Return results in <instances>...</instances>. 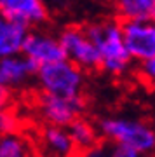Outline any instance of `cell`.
I'll use <instances>...</instances> for the list:
<instances>
[{"instance_id": "6da1fadb", "label": "cell", "mask_w": 155, "mask_h": 157, "mask_svg": "<svg viewBox=\"0 0 155 157\" xmlns=\"http://www.w3.org/2000/svg\"><path fill=\"white\" fill-rule=\"evenodd\" d=\"M85 33L98 49L100 54V70L113 77H122L131 70L133 58L129 56L124 45L120 30V19H103L84 26Z\"/></svg>"}, {"instance_id": "7a4b0ae2", "label": "cell", "mask_w": 155, "mask_h": 157, "mask_svg": "<svg viewBox=\"0 0 155 157\" xmlns=\"http://www.w3.org/2000/svg\"><path fill=\"white\" fill-rule=\"evenodd\" d=\"M98 133L106 141L127 147L145 155L155 148V131L146 121L134 117H103L98 122Z\"/></svg>"}, {"instance_id": "3957f363", "label": "cell", "mask_w": 155, "mask_h": 157, "mask_svg": "<svg viewBox=\"0 0 155 157\" xmlns=\"http://www.w3.org/2000/svg\"><path fill=\"white\" fill-rule=\"evenodd\" d=\"M35 78L42 93L59 96L82 94L85 86V72L72 61H68L66 58L39 67Z\"/></svg>"}, {"instance_id": "277c9868", "label": "cell", "mask_w": 155, "mask_h": 157, "mask_svg": "<svg viewBox=\"0 0 155 157\" xmlns=\"http://www.w3.org/2000/svg\"><path fill=\"white\" fill-rule=\"evenodd\" d=\"M58 40L65 58L84 72H94L100 70V54L93 40L87 37L84 26L68 25L58 33Z\"/></svg>"}, {"instance_id": "5b68a950", "label": "cell", "mask_w": 155, "mask_h": 157, "mask_svg": "<svg viewBox=\"0 0 155 157\" xmlns=\"http://www.w3.org/2000/svg\"><path fill=\"white\" fill-rule=\"evenodd\" d=\"M39 112L47 124L66 128L72 121L82 117L85 112V98L82 94L59 96L42 93L39 96Z\"/></svg>"}, {"instance_id": "8992f818", "label": "cell", "mask_w": 155, "mask_h": 157, "mask_svg": "<svg viewBox=\"0 0 155 157\" xmlns=\"http://www.w3.org/2000/svg\"><path fill=\"white\" fill-rule=\"evenodd\" d=\"M120 30L133 61L155 58V25L152 19H120Z\"/></svg>"}, {"instance_id": "52a82bcc", "label": "cell", "mask_w": 155, "mask_h": 157, "mask_svg": "<svg viewBox=\"0 0 155 157\" xmlns=\"http://www.w3.org/2000/svg\"><path fill=\"white\" fill-rule=\"evenodd\" d=\"M21 54L26 56L37 67L65 59V52L61 49L58 35L51 33L47 30H42V26L30 28L25 39V44H23Z\"/></svg>"}, {"instance_id": "ba28073f", "label": "cell", "mask_w": 155, "mask_h": 157, "mask_svg": "<svg viewBox=\"0 0 155 157\" xmlns=\"http://www.w3.org/2000/svg\"><path fill=\"white\" fill-rule=\"evenodd\" d=\"M0 14L17 19L30 28L44 26L49 21L45 0H0Z\"/></svg>"}, {"instance_id": "9c48e42d", "label": "cell", "mask_w": 155, "mask_h": 157, "mask_svg": "<svg viewBox=\"0 0 155 157\" xmlns=\"http://www.w3.org/2000/svg\"><path fill=\"white\" fill-rule=\"evenodd\" d=\"M39 67L33 65L26 56L14 54V56L0 58V84L7 89H21L32 82Z\"/></svg>"}, {"instance_id": "30bf717a", "label": "cell", "mask_w": 155, "mask_h": 157, "mask_svg": "<svg viewBox=\"0 0 155 157\" xmlns=\"http://www.w3.org/2000/svg\"><path fill=\"white\" fill-rule=\"evenodd\" d=\"M40 155L42 157H73L75 145L66 128L47 124L40 133Z\"/></svg>"}, {"instance_id": "8fae6325", "label": "cell", "mask_w": 155, "mask_h": 157, "mask_svg": "<svg viewBox=\"0 0 155 157\" xmlns=\"http://www.w3.org/2000/svg\"><path fill=\"white\" fill-rule=\"evenodd\" d=\"M28 32V25L0 14V58L19 54Z\"/></svg>"}, {"instance_id": "7c38bea8", "label": "cell", "mask_w": 155, "mask_h": 157, "mask_svg": "<svg viewBox=\"0 0 155 157\" xmlns=\"http://www.w3.org/2000/svg\"><path fill=\"white\" fill-rule=\"evenodd\" d=\"M119 19H152L155 17V0H112Z\"/></svg>"}, {"instance_id": "4fadbf2b", "label": "cell", "mask_w": 155, "mask_h": 157, "mask_svg": "<svg viewBox=\"0 0 155 157\" xmlns=\"http://www.w3.org/2000/svg\"><path fill=\"white\" fill-rule=\"evenodd\" d=\"M66 131L70 138H72L75 148H80V150H85L89 147H93L98 141V129L93 122H89L87 119L84 117H77L75 121L66 126Z\"/></svg>"}, {"instance_id": "5bb4252c", "label": "cell", "mask_w": 155, "mask_h": 157, "mask_svg": "<svg viewBox=\"0 0 155 157\" xmlns=\"http://www.w3.org/2000/svg\"><path fill=\"white\" fill-rule=\"evenodd\" d=\"M0 157H30L26 140L17 133L0 136Z\"/></svg>"}, {"instance_id": "9a60e30c", "label": "cell", "mask_w": 155, "mask_h": 157, "mask_svg": "<svg viewBox=\"0 0 155 157\" xmlns=\"http://www.w3.org/2000/svg\"><path fill=\"white\" fill-rule=\"evenodd\" d=\"M19 128V121L14 112H11V108H2L0 110V136L9 135V133H16Z\"/></svg>"}, {"instance_id": "2e32d148", "label": "cell", "mask_w": 155, "mask_h": 157, "mask_svg": "<svg viewBox=\"0 0 155 157\" xmlns=\"http://www.w3.org/2000/svg\"><path fill=\"white\" fill-rule=\"evenodd\" d=\"M112 154H113V143L110 141H105V143L96 141L93 147L84 150V157H112Z\"/></svg>"}, {"instance_id": "e0dca14e", "label": "cell", "mask_w": 155, "mask_h": 157, "mask_svg": "<svg viewBox=\"0 0 155 157\" xmlns=\"http://www.w3.org/2000/svg\"><path fill=\"white\" fill-rule=\"evenodd\" d=\"M139 75L145 82L152 84L155 78V58H148V59H143L139 61Z\"/></svg>"}, {"instance_id": "ac0fdd59", "label": "cell", "mask_w": 155, "mask_h": 157, "mask_svg": "<svg viewBox=\"0 0 155 157\" xmlns=\"http://www.w3.org/2000/svg\"><path fill=\"white\" fill-rule=\"evenodd\" d=\"M112 157H146L145 154L138 150H133V148H127V147H119L113 145V154Z\"/></svg>"}, {"instance_id": "d6986e66", "label": "cell", "mask_w": 155, "mask_h": 157, "mask_svg": "<svg viewBox=\"0 0 155 157\" xmlns=\"http://www.w3.org/2000/svg\"><path fill=\"white\" fill-rule=\"evenodd\" d=\"M11 101H12V91L0 84V110L11 107Z\"/></svg>"}]
</instances>
